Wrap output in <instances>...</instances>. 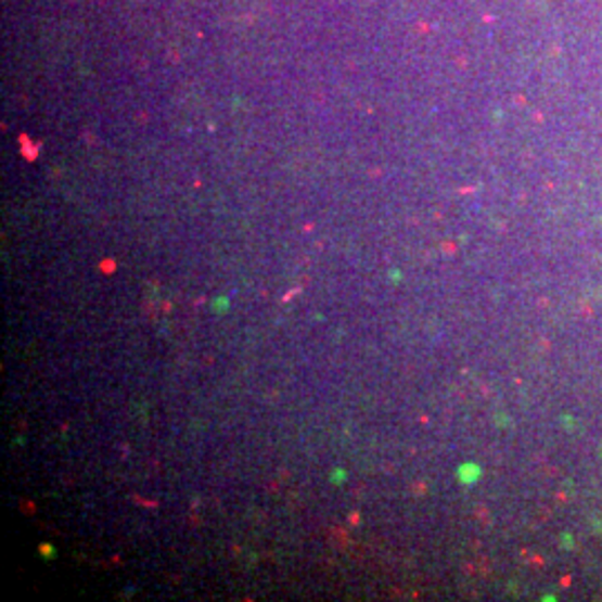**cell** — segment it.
Masks as SVG:
<instances>
[{
	"mask_svg": "<svg viewBox=\"0 0 602 602\" xmlns=\"http://www.w3.org/2000/svg\"><path fill=\"white\" fill-rule=\"evenodd\" d=\"M346 479V473L342 469H337L333 475H331V482H335V485H342V482Z\"/></svg>",
	"mask_w": 602,
	"mask_h": 602,
	"instance_id": "1",
	"label": "cell"
},
{
	"mask_svg": "<svg viewBox=\"0 0 602 602\" xmlns=\"http://www.w3.org/2000/svg\"><path fill=\"white\" fill-rule=\"evenodd\" d=\"M40 551L48 553V555H54V549H52V547H48V545H46V547H40Z\"/></svg>",
	"mask_w": 602,
	"mask_h": 602,
	"instance_id": "2",
	"label": "cell"
}]
</instances>
